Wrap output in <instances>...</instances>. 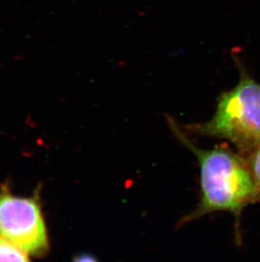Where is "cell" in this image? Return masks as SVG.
Masks as SVG:
<instances>
[{
  "label": "cell",
  "mask_w": 260,
  "mask_h": 262,
  "mask_svg": "<svg viewBox=\"0 0 260 262\" xmlns=\"http://www.w3.org/2000/svg\"><path fill=\"white\" fill-rule=\"evenodd\" d=\"M0 262H32L29 255L0 236Z\"/></svg>",
  "instance_id": "277c9868"
},
{
  "label": "cell",
  "mask_w": 260,
  "mask_h": 262,
  "mask_svg": "<svg viewBox=\"0 0 260 262\" xmlns=\"http://www.w3.org/2000/svg\"><path fill=\"white\" fill-rule=\"evenodd\" d=\"M248 164L256 182L260 187V148L251 152Z\"/></svg>",
  "instance_id": "5b68a950"
},
{
  "label": "cell",
  "mask_w": 260,
  "mask_h": 262,
  "mask_svg": "<svg viewBox=\"0 0 260 262\" xmlns=\"http://www.w3.org/2000/svg\"><path fill=\"white\" fill-rule=\"evenodd\" d=\"M72 262H100L98 259L88 253H82L75 255L73 259Z\"/></svg>",
  "instance_id": "8992f818"
},
{
  "label": "cell",
  "mask_w": 260,
  "mask_h": 262,
  "mask_svg": "<svg viewBox=\"0 0 260 262\" xmlns=\"http://www.w3.org/2000/svg\"><path fill=\"white\" fill-rule=\"evenodd\" d=\"M168 122L177 139L196 156L200 170V202L180 222L181 224L216 211H229L238 215L247 205L260 201V187L248 161L225 148L205 150L198 148L172 119H168Z\"/></svg>",
  "instance_id": "6da1fadb"
},
{
  "label": "cell",
  "mask_w": 260,
  "mask_h": 262,
  "mask_svg": "<svg viewBox=\"0 0 260 262\" xmlns=\"http://www.w3.org/2000/svg\"><path fill=\"white\" fill-rule=\"evenodd\" d=\"M0 236L34 257L47 255L49 237L38 193L20 197L1 187Z\"/></svg>",
  "instance_id": "3957f363"
},
{
  "label": "cell",
  "mask_w": 260,
  "mask_h": 262,
  "mask_svg": "<svg viewBox=\"0 0 260 262\" xmlns=\"http://www.w3.org/2000/svg\"><path fill=\"white\" fill-rule=\"evenodd\" d=\"M240 79L230 91L219 96L215 114L204 123L188 126L204 136L226 139L244 152L260 148V83L251 77L235 58Z\"/></svg>",
  "instance_id": "7a4b0ae2"
}]
</instances>
